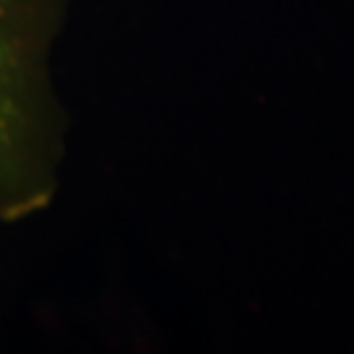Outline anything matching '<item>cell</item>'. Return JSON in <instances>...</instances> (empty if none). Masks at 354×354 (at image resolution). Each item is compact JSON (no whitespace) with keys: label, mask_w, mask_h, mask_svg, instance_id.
<instances>
[{"label":"cell","mask_w":354,"mask_h":354,"mask_svg":"<svg viewBox=\"0 0 354 354\" xmlns=\"http://www.w3.org/2000/svg\"><path fill=\"white\" fill-rule=\"evenodd\" d=\"M58 0H0V221L35 213L50 197L58 124L48 45Z\"/></svg>","instance_id":"6da1fadb"}]
</instances>
